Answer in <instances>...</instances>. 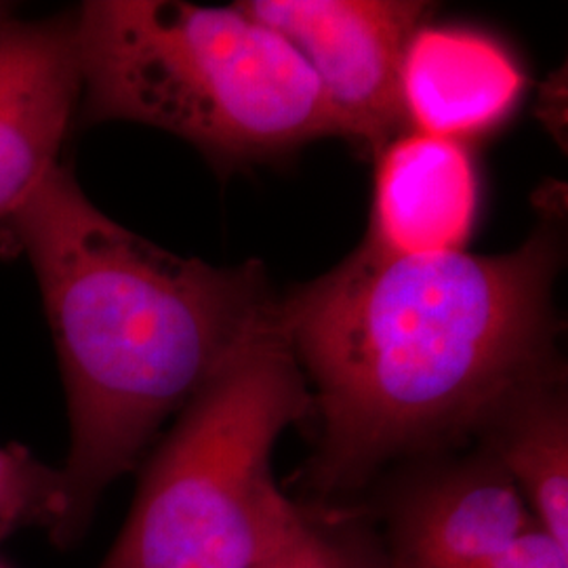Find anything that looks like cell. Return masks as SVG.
Segmentation results:
<instances>
[{
    "label": "cell",
    "instance_id": "1",
    "mask_svg": "<svg viewBox=\"0 0 568 568\" xmlns=\"http://www.w3.org/2000/svg\"><path fill=\"white\" fill-rule=\"evenodd\" d=\"M558 227L504 255H394L363 243L281 300L278 321L318 415L307 487L347 501L394 462L474 438L516 387L565 368Z\"/></svg>",
    "mask_w": 568,
    "mask_h": 568
},
{
    "label": "cell",
    "instance_id": "2",
    "mask_svg": "<svg viewBox=\"0 0 568 568\" xmlns=\"http://www.w3.org/2000/svg\"><path fill=\"white\" fill-rule=\"evenodd\" d=\"M0 236L34 270L60 358L70 448L49 535L68 548L166 419L281 326V297L257 260L206 264L116 224L63 163Z\"/></svg>",
    "mask_w": 568,
    "mask_h": 568
},
{
    "label": "cell",
    "instance_id": "3",
    "mask_svg": "<svg viewBox=\"0 0 568 568\" xmlns=\"http://www.w3.org/2000/svg\"><path fill=\"white\" fill-rule=\"evenodd\" d=\"M74 16L81 126L161 129L220 173L337 135L300 53L236 4L91 0Z\"/></svg>",
    "mask_w": 568,
    "mask_h": 568
},
{
    "label": "cell",
    "instance_id": "4",
    "mask_svg": "<svg viewBox=\"0 0 568 568\" xmlns=\"http://www.w3.org/2000/svg\"><path fill=\"white\" fill-rule=\"evenodd\" d=\"M312 415L283 328L244 347L148 453L133 508L100 568H260L300 532L274 480L284 429Z\"/></svg>",
    "mask_w": 568,
    "mask_h": 568
},
{
    "label": "cell",
    "instance_id": "5",
    "mask_svg": "<svg viewBox=\"0 0 568 568\" xmlns=\"http://www.w3.org/2000/svg\"><path fill=\"white\" fill-rule=\"evenodd\" d=\"M248 18L281 34L318 82L337 135L377 154L406 133L400 68L427 23L419 0H244Z\"/></svg>",
    "mask_w": 568,
    "mask_h": 568
},
{
    "label": "cell",
    "instance_id": "6",
    "mask_svg": "<svg viewBox=\"0 0 568 568\" xmlns=\"http://www.w3.org/2000/svg\"><path fill=\"white\" fill-rule=\"evenodd\" d=\"M79 105L74 11L42 20L0 13V232L61 164Z\"/></svg>",
    "mask_w": 568,
    "mask_h": 568
},
{
    "label": "cell",
    "instance_id": "7",
    "mask_svg": "<svg viewBox=\"0 0 568 568\" xmlns=\"http://www.w3.org/2000/svg\"><path fill=\"white\" fill-rule=\"evenodd\" d=\"M525 89L520 61L478 28L424 23L406 44L400 68L406 131L467 143L506 124Z\"/></svg>",
    "mask_w": 568,
    "mask_h": 568
},
{
    "label": "cell",
    "instance_id": "8",
    "mask_svg": "<svg viewBox=\"0 0 568 568\" xmlns=\"http://www.w3.org/2000/svg\"><path fill=\"white\" fill-rule=\"evenodd\" d=\"M375 161L366 243L394 255L464 251L480 211L467 143L406 131Z\"/></svg>",
    "mask_w": 568,
    "mask_h": 568
},
{
    "label": "cell",
    "instance_id": "9",
    "mask_svg": "<svg viewBox=\"0 0 568 568\" xmlns=\"http://www.w3.org/2000/svg\"><path fill=\"white\" fill-rule=\"evenodd\" d=\"M478 450L508 474L537 525L568 548L565 368L516 387L478 427Z\"/></svg>",
    "mask_w": 568,
    "mask_h": 568
},
{
    "label": "cell",
    "instance_id": "10",
    "mask_svg": "<svg viewBox=\"0 0 568 568\" xmlns=\"http://www.w3.org/2000/svg\"><path fill=\"white\" fill-rule=\"evenodd\" d=\"M260 568H389L375 516L349 501L310 504L300 532Z\"/></svg>",
    "mask_w": 568,
    "mask_h": 568
},
{
    "label": "cell",
    "instance_id": "11",
    "mask_svg": "<svg viewBox=\"0 0 568 568\" xmlns=\"http://www.w3.org/2000/svg\"><path fill=\"white\" fill-rule=\"evenodd\" d=\"M60 514V467L18 445L0 447V539L34 525L51 532Z\"/></svg>",
    "mask_w": 568,
    "mask_h": 568
},
{
    "label": "cell",
    "instance_id": "12",
    "mask_svg": "<svg viewBox=\"0 0 568 568\" xmlns=\"http://www.w3.org/2000/svg\"><path fill=\"white\" fill-rule=\"evenodd\" d=\"M480 568H568V548L535 523L504 556Z\"/></svg>",
    "mask_w": 568,
    "mask_h": 568
},
{
    "label": "cell",
    "instance_id": "13",
    "mask_svg": "<svg viewBox=\"0 0 568 568\" xmlns=\"http://www.w3.org/2000/svg\"><path fill=\"white\" fill-rule=\"evenodd\" d=\"M7 9H9V7H7V4H0V13H4V11H7Z\"/></svg>",
    "mask_w": 568,
    "mask_h": 568
},
{
    "label": "cell",
    "instance_id": "14",
    "mask_svg": "<svg viewBox=\"0 0 568 568\" xmlns=\"http://www.w3.org/2000/svg\"><path fill=\"white\" fill-rule=\"evenodd\" d=\"M0 568H7V567H2V565H0Z\"/></svg>",
    "mask_w": 568,
    "mask_h": 568
}]
</instances>
